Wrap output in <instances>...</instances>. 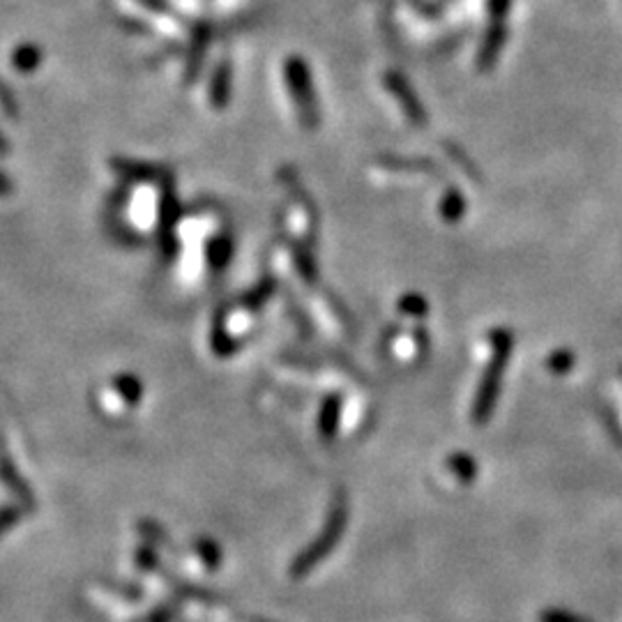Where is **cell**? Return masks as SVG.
<instances>
[{"label":"cell","instance_id":"3957f363","mask_svg":"<svg viewBox=\"0 0 622 622\" xmlns=\"http://www.w3.org/2000/svg\"><path fill=\"white\" fill-rule=\"evenodd\" d=\"M394 90H397L399 100L404 102L408 116H411L413 120H417V123H424V111H422V104L415 100V95L411 93V88L406 86L404 81H394Z\"/></svg>","mask_w":622,"mask_h":622},{"label":"cell","instance_id":"7a4b0ae2","mask_svg":"<svg viewBox=\"0 0 622 622\" xmlns=\"http://www.w3.org/2000/svg\"><path fill=\"white\" fill-rule=\"evenodd\" d=\"M507 42V26L503 21H491V26L484 35V40L480 44V53H477V70L489 72L496 67L500 51H503Z\"/></svg>","mask_w":622,"mask_h":622},{"label":"cell","instance_id":"5b68a950","mask_svg":"<svg viewBox=\"0 0 622 622\" xmlns=\"http://www.w3.org/2000/svg\"><path fill=\"white\" fill-rule=\"evenodd\" d=\"M512 3L514 0H487L491 21H505L512 10Z\"/></svg>","mask_w":622,"mask_h":622},{"label":"cell","instance_id":"277c9868","mask_svg":"<svg viewBox=\"0 0 622 622\" xmlns=\"http://www.w3.org/2000/svg\"><path fill=\"white\" fill-rule=\"evenodd\" d=\"M441 212L445 219H450V222H457V219H461V215L466 212V201H464V196H461V192H457V189H450L443 199Z\"/></svg>","mask_w":622,"mask_h":622},{"label":"cell","instance_id":"6da1fadb","mask_svg":"<svg viewBox=\"0 0 622 622\" xmlns=\"http://www.w3.org/2000/svg\"><path fill=\"white\" fill-rule=\"evenodd\" d=\"M493 339V358L487 367V374L482 378L480 392H477L475 399V408H473V417L475 422H487L489 415L496 406L498 392H500V378H503V367L510 360L512 355V346H514V337L507 330H498Z\"/></svg>","mask_w":622,"mask_h":622},{"label":"cell","instance_id":"8992f818","mask_svg":"<svg viewBox=\"0 0 622 622\" xmlns=\"http://www.w3.org/2000/svg\"><path fill=\"white\" fill-rule=\"evenodd\" d=\"M549 364L556 371H570V367H572V355L570 353H558V355H553V358L549 360Z\"/></svg>","mask_w":622,"mask_h":622}]
</instances>
